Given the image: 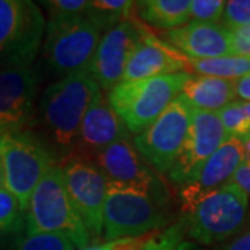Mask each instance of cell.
I'll list each match as a JSON object with an SVG mask.
<instances>
[{
    "instance_id": "29",
    "label": "cell",
    "mask_w": 250,
    "mask_h": 250,
    "mask_svg": "<svg viewBox=\"0 0 250 250\" xmlns=\"http://www.w3.org/2000/svg\"><path fill=\"white\" fill-rule=\"evenodd\" d=\"M223 25L229 29L249 27L250 0H231L227 1L223 16Z\"/></svg>"
},
{
    "instance_id": "22",
    "label": "cell",
    "mask_w": 250,
    "mask_h": 250,
    "mask_svg": "<svg viewBox=\"0 0 250 250\" xmlns=\"http://www.w3.org/2000/svg\"><path fill=\"white\" fill-rule=\"evenodd\" d=\"M189 68L196 75H210L235 81L250 75V56H224L207 60H189Z\"/></svg>"
},
{
    "instance_id": "5",
    "label": "cell",
    "mask_w": 250,
    "mask_h": 250,
    "mask_svg": "<svg viewBox=\"0 0 250 250\" xmlns=\"http://www.w3.org/2000/svg\"><path fill=\"white\" fill-rule=\"evenodd\" d=\"M249 213V197L235 184L207 193L184 217L188 235L200 246L223 245L239 235Z\"/></svg>"
},
{
    "instance_id": "17",
    "label": "cell",
    "mask_w": 250,
    "mask_h": 250,
    "mask_svg": "<svg viewBox=\"0 0 250 250\" xmlns=\"http://www.w3.org/2000/svg\"><path fill=\"white\" fill-rule=\"evenodd\" d=\"M188 70H190L189 59L143 25L139 43L129 57L123 81L146 80L188 72Z\"/></svg>"
},
{
    "instance_id": "31",
    "label": "cell",
    "mask_w": 250,
    "mask_h": 250,
    "mask_svg": "<svg viewBox=\"0 0 250 250\" xmlns=\"http://www.w3.org/2000/svg\"><path fill=\"white\" fill-rule=\"evenodd\" d=\"M218 250H250V229L218 246Z\"/></svg>"
},
{
    "instance_id": "20",
    "label": "cell",
    "mask_w": 250,
    "mask_h": 250,
    "mask_svg": "<svg viewBox=\"0 0 250 250\" xmlns=\"http://www.w3.org/2000/svg\"><path fill=\"white\" fill-rule=\"evenodd\" d=\"M138 17L156 29L171 31L185 25L190 18V0L136 1Z\"/></svg>"
},
{
    "instance_id": "36",
    "label": "cell",
    "mask_w": 250,
    "mask_h": 250,
    "mask_svg": "<svg viewBox=\"0 0 250 250\" xmlns=\"http://www.w3.org/2000/svg\"><path fill=\"white\" fill-rule=\"evenodd\" d=\"M4 188V171H3V164L0 160V189Z\"/></svg>"
},
{
    "instance_id": "35",
    "label": "cell",
    "mask_w": 250,
    "mask_h": 250,
    "mask_svg": "<svg viewBox=\"0 0 250 250\" xmlns=\"http://www.w3.org/2000/svg\"><path fill=\"white\" fill-rule=\"evenodd\" d=\"M78 250H111V248H110L108 243H102V245L95 243V245H89V246H86V248H83V249Z\"/></svg>"
},
{
    "instance_id": "18",
    "label": "cell",
    "mask_w": 250,
    "mask_h": 250,
    "mask_svg": "<svg viewBox=\"0 0 250 250\" xmlns=\"http://www.w3.org/2000/svg\"><path fill=\"white\" fill-rule=\"evenodd\" d=\"M189 60L232 56V31L221 24L192 21L161 36Z\"/></svg>"
},
{
    "instance_id": "19",
    "label": "cell",
    "mask_w": 250,
    "mask_h": 250,
    "mask_svg": "<svg viewBox=\"0 0 250 250\" xmlns=\"http://www.w3.org/2000/svg\"><path fill=\"white\" fill-rule=\"evenodd\" d=\"M181 95L195 110L220 111L236 98L235 81L190 74Z\"/></svg>"
},
{
    "instance_id": "27",
    "label": "cell",
    "mask_w": 250,
    "mask_h": 250,
    "mask_svg": "<svg viewBox=\"0 0 250 250\" xmlns=\"http://www.w3.org/2000/svg\"><path fill=\"white\" fill-rule=\"evenodd\" d=\"M41 4L47 11V21H64L82 17L89 7L88 0H47L41 1Z\"/></svg>"
},
{
    "instance_id": "24",
    "label": "cell",
    "mask_w": 250,
    "mask_h": 250,
    "mask_svg": "<svg viewBox=\"0 0 250 250\" xmlns=\"http://www.w3.org/2000/svg\"><path fill=\"white\" fill-rule=\"evenodd\" d=\"M220 118L223 121L227 134L235 138H246L250 135V117L245 110L242 100H233L220 111Z\"/></svg>"
},
{
    "instance_id": "6",
    "label": "cell",
    "mask_w": 250,
    "mask_h": 250,
    "mask_svg": "<svg viewBox=\"0 0 250 250\" xmlns=\"http://www.w3.org/2000/svg\"><path fill=\"white\" fill-rule=\"evenodd\" d=\"M0 160L4 188L17 197L24 213L41 179L59 164L52 150L32 131L0 136Z\"/></svg>"
},
{
    "instance_id": "15",
    "label": "cell",
    "mask_w": 250,
    "mask_h": 250,
    "mask_svg": "<svg viewBox=\"0 0 250 250\" xmlns=\"http://www.w3.org/2000/svg\"><path fill=\"white\" fill-rule=\"evenodd\" d=\"M243 161V141L235 136L228 138L203 164L196 177L181 188L179 197L184 214L207 193L231 184Z\"/></svg>"
},
{
    "instance_id": "3",
    "label": "cell",
    "mask_w": 250,
    "mask_h": 250,
    "mask_svg": "<svg viewBox=\"0 0 250 250\" xmlns=\"http://www.w3.org/2000/svg\"><path fill=\"white\" fill-rule=\"evenodd\" d=\"M160 200L139 188L108 182L103 208V241L138 238L170 225Z\"/></svg>"
},
{
    "instance_id": "7",
    "label": "cell",
    "mask_w": 250,
    "mask_h": 250,
    "mask_svg": "<svg viewBox=\"0 0 250 250\" xmlns=\"http://www.w3.org/2000/svg\"><path fill=\"white\" fill-rule=\"evenodd\" d=\"M46 20L31 0H0V70L31 67L43 45Z\"/></svg>"
},
{
    "instance_id": "1",
    "label": "cell",
    "mask_w": 250,
    "mask_h": 250,
    "mask_svg": "<svg viewBox=\"0 0 250 250\" xmlns=\"http://www.w3.org/2000/svg\"><path fill=\"white\" fill-rule=\"evenodd\" d=\"M100 88L88 72H77L49 85L36 107L35 132L62 164L75 154L82 120ZM34 126V128H35Z\"/></svg>"
},
{
    "instance_id": "30",
    "label": "cell",
    "mask_w": 250,
    "mask_h": 250,
    "mask_svg": "<svg viewBox=\"0 0 250 250\" xmlns=\"http://www.w3.org/2000/svg\"><path fill=\"white\" fill-rule=\"evenodd\" d=\"M232 184L238 185L242 190L248 195L250 199V164L243 161L241 164V167L236 170L235 175L232 178Z\"/></svg>"
},
{
    "instance_id": "32",
    "label": "cell",
    "mask_w": 250,
    "mask_h": 250,
    "mask_svg": "<svg viewBox=\"0 0 250 250\" xmlns=\"http://www.w3.org/2000/svg\"><path fill=\"white\" fill-rule=\"evenodd\" d=\"M235 89L236 96H239L243 102H250V75L235 80Z\"/></svg>"
},
{
    "instance_id": "26",
    "label": "cell",
    "mask_w": 250,
    "mask_h": 250,
    "mask_svg": "<svg viewBox=\"0 0 250 250\" xmlns=\"http://www.w3.org/2000/svg\"><path fill=\"white\" fill-rule=\"evenodd\" d=\"M22 214L17 197L6 188L0 189V235L17 232L22 224Z\"/></svg>"
},
{
    "instance_id": "11",
    "label": "cell",
    "mask_w": 250,
    "mask_h": 250,
    "mask_svg": "<svg viewBox=\"0 0 250 250\" xmlns=\"http://www.w3.org/2000/svg\"><path fill=\"white\" fill-rule=\"evenodd\" d=\"M228 138L218 111L195 110L187 138L168 171L172 184L182 188L195 178L210 156Z\"/></svg>"
},
{
    "instance_id": "8",
    "label": "cell",
    "mask_w": 250,
    "mask_h": 250,
    "mask_svg": "<svg viewBox=\"0 0 250 250\" xmlns=\"http://www.w3.org/2000/svg\"><path fill=\"white\" fill-rule=\"evenodd\" d=\"M100 32L86 16L47 21L43 57L50 71L60 78L86 72L100 42Z\"/></svg>"
},
{
    "instance_id": "34",
    "label": "cell",
    "mask_w": 250,
    "mask_h": 250,
    "mask_svg": "<svg viewBox=\"0 0 250 250\" xmlns=\"http://www.w3.org/2000/svg\"><path fill=\"white\" fill-rule=\"evenodd\" d=\"M243 141V150H245V161L250 164V135L242 139Z\"/></svg>"
},
{
    "instance_id": "4",
    "label": "cell",
    "mask_w": 250,
    "mask_h": 250,
    "mask_svg": "<svg viewBox=\"0 0 250 250\" xmlns=\"http://www.w3.org/2000/svg\"><path fill=\"white\" fill-rule=\"evenodd\" d=\"M189 75V72H179L146 80L123 81L108 92V102L126 129L139 135L178 98Z\"/></svg>"
},
{
    "instance_id": "28",
    "label": "cell",
    "mask_w": 250,
    "mask_h": 250,
    "mask_svg": "<svg viewBox=\"0 0 250 250\" xmlns=\"http://www.w3.org/2000/svg\"><path fill=\"white\" fill-rule=\"evenodd\" d=\"M227 1L223 0H190V18L196 22L218 24L223 20Z\"/></svg>"
},
{
    "instance_id": "21",
    "label": "cell",
    "mask_w": 250,
    "mask_h": 250,
    "mask_svg": "<svg viewBox=\"0 0 250 250\" xmlns=\"http://www.w3.org/2000/svg\"><path fill=\"white\" fill-rule=\"evenodd\" d=\"M136 1L129 0H95L89 1L86 18L100 31H107L135 17Z\"/></svg>"
},
{
    "instance_id": "12",
    "label": "cell",
    "mask_w": 250,
    "mask_h": 250,
    "mask_svg": "<svg viewBox=\"0 0 250 250\" xmlns=\"http://www.w3.org/2000/svg\"><path fill=\"white\" fill-rule=\"evenodd\" d=\"M39 77L31 67L0 70V136L32 131Z\"/></svg>"
},
{
    "instance_id": "25",
    "label": "cell",
    "mask_w": 250,
    "mask_h": 250,
    "mask_svg": "<svg viewBox=\"0 0 250 250\" xmlns=\"http://www.w3.org/2000/svg\"><path fill=\"white\" fill-rule=\"evenodd\" d=\"M11 250H75V246L70 238L62 233H25Z\"/></svg>"
},
{
    "instance_id": "37",
    "label": "cell",
    "mask_w": 250,
    "mask_h": 250,
    "mask_svg": "<svg viewBox=\"0 0 250 250\" xmlns=\"http://www.w3.org/2000/svg\"><path fill=\"white\" fill-rule=\"evenodd\" d=\"M243 102V100H242ZM243 106H245V110L248 111V114L250 117V102H243Z\"/></svg>"
},
{
    "instance_id": "33",
    "label": "cell",
    "mask_w": 250,
    "mask_h": 250,
    "mask_svg": "<svg viewBox=\"0 0 250 250\" xmlns=\"http://www.w3.org/2000/svg\"><path fill=\"white\" fill-rule=\"evenodd\" d=\"M177 250H207L205 249L203 246L197 245L196 242L193 241H184L181 245H179Z\"/></svg>"
},
{
    "instance_id": "2",
    "label": "cell",
    "mask_w": 250,
    "mask_h": 250,
    "mask_svg": "<svg viewBox=\"0 0 250 250\" xmlns=\"http://www.w3.org/2000/svg\"><path fill=\"white\" fill-rule=\"evenodd\" d=\"M25 233H62L75 249L90 245V236L72 205L60 164L52 167L35 188L25 211Z\"/></svg>"
},
{
    "instance_id": "14",
    "label": "cell",
    "mask_w": 250,
    "mask_h": 250,
    "mask_svg": "<svg viewBox=\"0 0 250 250\" xmlns=\"http://www.w3.org/2000/svg\"><path fill=\"white\" fill-rule=\"evenodd\" d=\"M92 161L104 174L108 182L123 184L150 192L163 200L166 195L154 170L136 150L131 139H121L96 154Z\"/></svg>"
},
{
    "instance_id": "9",
    "label": "cell",
    "mask_w": 250,
    "mask_h": 250,
    "mask_svg": "<svg viewBox=\"0 0 250 250\" xmlns=\"http://www.w3.org/2000/svg\"><path fill=\"white\" fill-rule=\"evenodd\" d=\"M193 111L187 99L179 95L154 123L135 136L136 150L159 174H168L172 167L187 138Z\"/></svg>"
},
{
    "instance_id": "23",
    "label": "cell",
    "mask_w": 250,
    "mask_h": 250,
    "mask_svg": "<svg viewBox=\"0 0 250 250\" xmlns=\"http://www.w3.org/2000/svg\"><path fill=\"white\" fill-rule=\"evenodd\" d=\"M188 235L187 218L182 217L164 229L156 231L139 250H177Z\"/></svg>"
},
{
    "instance_id": "13",
    "label": "cell",
    "mask_w": 250,
    "mask_h": 250,
    "mask_svg": "<svg viewBox=\"0 0 250 250\" xmlns=\"http://www.w3.org/2000/svg\"><path fill=\"white\" fill-rule=\"evenodd\" d=\"M142 27V21L135 16L107 29L100 38L86 72L103 92L108 93L123 82L129 57L139 43Z\"/></svg>"
},
{
    "instance_id": "10",
    "label": "cell",
    "mask_w": 250,
    "mask_h": 250,
    "mask_svg": "<svg viewBox=\"0 0 250 250\" xmlns=\"http://www.w3.org/2000/svg\"><path fill=\"white\" fill-rule=\"evenodd\" d=\"M65 187L77 213L90 236V243L103 239V208L108 181L89 159L71 156L60 164Z\"/></svg>"
},
{
    "instance_id": "16",
    "label": "cell",
    "mask_w": 250,
    "mask_h": 250,
    "mask_svg": "<svg viewBox=\"0 0 250 250\" xmlns=\"http://www.w3.org/2000/svg\"><path fill=\"white\" fill-rule=\"evenodd\" d=\"M121 139H131V134L100 89L82 120L74 156L92 160L96 154Z\"/></svg>"
}]
</instances>
